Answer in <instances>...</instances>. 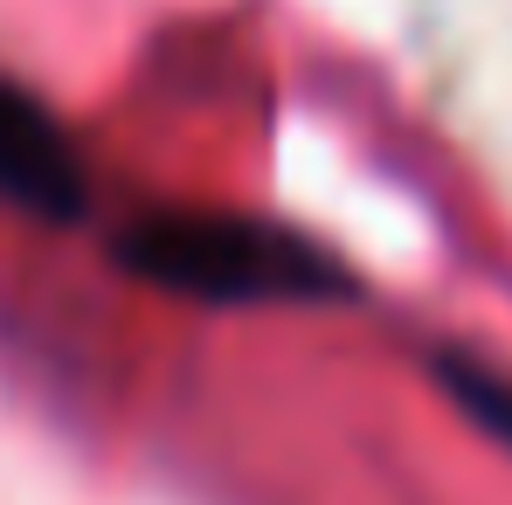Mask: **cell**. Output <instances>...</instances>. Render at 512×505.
I'll use <instances>...</instances> for the list:
<instances>
[{
	"instance_id": "1",
	"label": "cell",
	"mask_w": 512,
	"mask_h": 505,
	"mask_svg": "<svg viewBox=\"0 0 512 505\" xmlns=\"http://www.w3.org/2000/svg\"><path fill=\"white\" fill-rule=\"evenodd\" d=\"M111 256L146 277L153 291L215 305V312H256V305H333L346 298L340 256L305 243L298 229L256 222V215H208V208H146L132 215Z\"/></svg>"
},
{
	"instance_id": "2",
	"label": "cell",
	"mask_w": 512,
	"mask_h": 505,
	"mask_svg": "<svg viewBox=\"0 0 512 505\" xmlns=\"http://www.w3.org/2000/svg\"><path fill=\"white\" fill-rule=\"evenodd\" d=\"M0 208H21L35 222H77L90 208V180L70 132L14 77H0Z\"/></svg>"
},
{
	"instance_id": "3",
	"label": "cell",
	"mask_w": 512,
	"mask_h": 505,
	"mask_svg": "<svg viewBox=\"0 0 512 505\" xmlns=\"http://www.w3.org/2000/svg\"><path fill=\"white\" fill-rule=\"evenodd\" d=\"M443 388L485 422L492 436H512V381L506 374H485V367H464V360H443Z\"/></svg>"
}]
</instances>
